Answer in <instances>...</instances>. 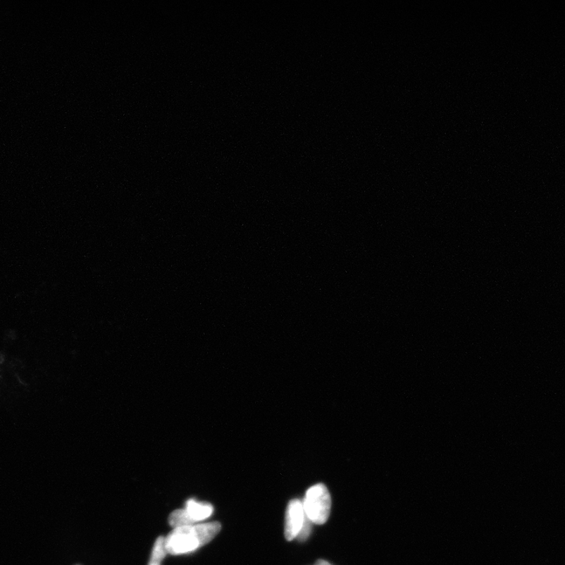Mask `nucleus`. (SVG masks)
<instances>
[{
  "label": "nucleus",
  "instance_id": "4",
  "mask_svg": "<svg viewBox=\"0 0 565 565\" xmlns=\"http://www.w3.org/2000/svg\"><path fill=\"white\" fill-rule=\"evenodd\" d=\"M185 511L192 525L210 518L213 511V507L206 502H199L192 499L185 504Z\"/></svg>",
  "mask_w": 565,
  "mask_h": 565
},
{
  "label": "nucleus",
  "instance_id": "5",
  "mask_svg": "<svg viewBox=\"0 0 565 565\" xmlns=\"http://www.w3.org/2000/svg\"><path fill=\"white\" fill-rule=\"evenodd\" d=\"M168 554L166 546H165V538L161 536L155 542L149 565H161L163 558Z\"/></svg>",
  "mask_w": 565,
  "mask_h": 565
},
{
  "label": "nucleus",
  "instance_id": "7",
  "mask_svg": "<svg viewBox=\"0 0 565 565\" xmlns=\"http://www.w3.org/2000/svg\"><path fill=\"white\" fill-rule=\"evenodd\" d=\"M314 565H333V564H330L328 561L325 560L319 559L318 561H316Z\"/></svg>",
  "mask_w": 565,
  "mask_h": 565
},
{
  "label": "nucleus",
  "instance_id": "6",
  "mask_svg": "<svg viewBox=\"0 0 565 565\" xmlns=\"http://www.w3.org/2000/svg\"><path fill=\"white\" fill-rule=\"evenodd\" d=\"M311 523L312 522L310 521V520L306 516L304 523H303V526L297 537V539L299 542H304L308 539L310 532H311Z\"/></svg>",
  "mask_w": 565,
  "mask_h": 565
},
{
  "label": "nucleus",
  "instance_id": "2",
  "mask_svg": "<svg viewBox=\"0 0 565 565\" xmlns=\"http://www.w3.org/2000/svg\"><path fill=\"white\" fill-rule=\"evenodd\" d=\"M302 504L306 516L315 525L322 526L328 521L332 509V498L325 485L318 484L309 488Z\"/></svg>",
  "mask_w": 565,
  "mask_h": 565
},
{
  "label": "nucleus",
  "instance_id": "3",
  "mask_svg": "<svg viewBox=\"0 0 565 565\" xmlns=\"http://www.w3.org/2000/svg\"><path fill=\"white\" fill-rule=\"evenodd\" d=\"M306 514L302 502L294 499L288 502L285 514V535L291 542L297 537L304 523Z\"/></svg>",
  "mask_w": 565,
  "mask_h": 565
},
{
  "label": "nucleus",
  "instance_id": "1",
  "mask_svg": "<svg viewBox=\"0 0 565 565\" xmlns=\"http://www.w3.org/2000/svg\"><path fill=\"white\" fill-rule=\"evenodd\" d=\"M221 529L218 521L175 528L165 538V546L172 555L194 552L215 539Z\"/></svg>",
  "mask_w": 565,
  "mask_h": 565
}]
</instances>
